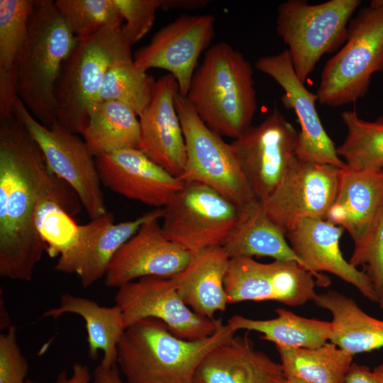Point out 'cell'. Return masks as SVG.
<instances>
[{
    "label": "cell",
    "mask_w": 383,
    "mask_h": 383,
    "mask_svg": "<svg viewBox=\"0 0 383 383\" xmlns=\"http://www.w3.org/2000/svg\"><path fill=\"white\" fill-rule=\"evenodd\" d=\"M56 201L70 216L82 207L74 190L49 167L14 115L0 118V276L30 281L46 245L35 225L38 204Z\"/></svg>",
    "instance_id": "obj_1"
},
{
    "label": "cell",
    "mask_w": 383,
    "mask_h": 383,
    "mask_svg": "<svg viewBox=\"0 0 383 383\" xmlns=\"http://www.w3.org/2000/svg\"><path fill=\"white\" fill-rule=\"evenodd\" d=\"M252 73L241 52L218 42L196 69L186 98L208 128L236 138L250 126L257 109Z\"/></svg>",
    "instance_id": "obj_2"
},
{
    "label": "cell",
    "mask_w": 383,
    "mask_h": 383,
    "mask_svg": "<svg viewBox=\"0 0 383 383\" xmlns=\"http://www.w3.org/2000/svg\"><path fill=\"white\" fill-rule=\"evenodd\" d=\"M235 333L223 324L208 338L188 340L173 335L160 320L143 319L123 332L117 347V363L126 383L192 380L206 355Z\"/></svg>",
    "instance_id": "obj_3"
},
{
    "label": "cell",
    "mask_w": 383,
    "mask_h": 383,
    "mask_svg": "<svg viewBox=\"0 0 383 383\" xmlns=\"http://www.w3.org/2000/svg\"><path fill=\"white\" fill-rule=\"evenodd\" d=\"M77 42L55 1H34L17 62V93L32 116L46 127L56 121V83Z\"/></svg>",
    "instance_id": "obj_4"
},
{
    "label": "cell",
    "mask_w": 383,
    "mask_h": 383,
    "mask_svg": "<svg viewBox=\"0 0 383 383\" xmlns=\"http://www.w3.org/2000/svg\"><path fill=\"white\" fill-rule=\"evenodd\" d=\"M122 26L77 38L62 66L55 89L56 121L72 133L82 135L85 129L89 107L109 70L133 56Z\"/></svg>",
    "instance_id": "obj_5"
},
{
    "label": "cell",
    "mask_w": 383,
    "mask_h": 383,
    "mask_svg": "<svg viewBox=\"0 0 383 383\" xmlns=\"http://www.w3.org/2000/svg\"><path fill=\"white\" fill-rule=\"evenodd\" d=\"M382 71L383 0H372L350 20L345 45L326 63L317 101L331 107L354 103L367 94L372 75Z\"/></svg>",
    "instance_id": "obj_6"
},
{
    "label": "cell",
    "mask_w": 383,
    "mask_h": 383,
    "mask_svg": "<svg viewBox=\"0 0 383 383\" xmlns=\"http://www.w3.org/2000/svg\"><path fill=\"white\" fill-rule=\"evenodd\" d=\"M360 0H330L309 4L289 0L277 7L276 30L288 46L293 67L304 83L323 55L345 42L348 24Z\"/></svg>",
    "instance_id": "obj_7"
},
{
    "label": "cell",
    "mask_w": 383,
    "mask_h": 383,
    "mask_svg": "<svg viewBox=\"0 0 383 383\" xmlns=\"http://www.w3.org/2000/svg\"><path fill=\"white\" fill-rule=\"evenodd\" d=\"M174 106L186 145V164L179 178L205 184L238 206L257 199L231 143L211 131L199 117L186 96L178 91Z\"/></svg>",
    "instance_id": "obj_8"
},
{
    "label": "cell",
    "mask_w": 383,
    "mask_h": 383,
    "mask_svg": "<svg viewBox=\"0 0 383 383\" xmlns=\"http://www.w3.org/2000/svg\"><path fill=\"white\" fill-rule=\"evenodd\" d=\"M13 113L37 143L50 169L77 193L91 220L106 214L95 157L84 139L57 121L50 127L43 126L18 97Z\"/></svg>",
    "instance_id": "obj_9"
},
{
    "label": "cell",
    "mask_w": 383,
    "mask_h": 383,
    "mask_svg": "<svg viewBox=\"0 0 383 383\" xmlns=\"http://www.w3.org/2000/svg\"><path fill=\"white\" fill-rule=\"evenodd\" d=\"M238 211L239 206L211 187L185 182L163 208L162 228L168 239L190 252L221 246Z\"/></svg>",
    "instance_id": "obj_10"
},
{
    "label": "cell",
    "mask_w": 383,
    "mask_h": 383,
    "mask_svg": "<svg viewBox=\"0 0 383 383\" xmlns=\"http://www.w3.org/2000/svg\"><path fill=\"white\" fill-rule=\"evenodd\" d=\"M296 130L277 107L259 125L250 126L231 143L244 175L260 201L276 189L295 160Z\"/></svg>",
    "instance_id": "obj_11"
},
{
    "label": "cell",
    "mask_w": 383,
    "mask_h": 383,
    "mask_svg": "<svg viewBox=\"0 0 383 383\" xmlns=\"http://www.w3.org/2000/svg\"><path fill=\"white\" fill-rule=\"evenodd\" d=\"M115 304L126 328L145 318L163 322L175 336L198 340L212 335L223 324L221 319L203 317L182 299L171 278L146 277L118 287Z\"/></svg>",
    "instance_id": "obj_12"
},
{
    "label": "cell",
    "mask_w": 383,
    "mask_h": 383,
    "mask_svg": "<svg viewBox=\"0 0 383 383\" xmlns=\"http://www.w3.org/2000/svg\"><path fill=\"white\" fill-rule=\"evenodd\" d=\"M315 277L294 261L262 263L252 257L231 258L224 278L228 304L274 301L289 306L315 301Z\"/></svg>",
    "instance_id": "obj_13"
},
{
    "label": "cell",
    "mask_w": 383,
    "mask_h": 383,
    "mask_svg": "<svg viewBox=\"0 0 383 383\" xmlns=\"http://www.w3.org/2000/svg\"><path fill=\"white\" fill-rule=\"evenodd\" d=\"M341 170L296 157L274 192L261 201L265 213L285 233L303 219L325 218L335 198Z\"/></svg>",
    "instance_id": "obj_14"
},
{
    "label": "cell",
    "mask_w": 383,
    "mask_h": 383,
    "mask_svg": "<svg viewBox=\"0 0 383 383\" xmlns=\"http://www.w3.org/2000/svg\"><path fill=\"white\" fill-rule=\"evenodd\" d=\"M212 15H182L156 33L150 43L136 51L135 65L167 70L176 79L178 92L187 96L196 63L213 36Z\"/></svg>",
    "instance_id": "obj_15"
},
{
    "label": "cell",
    "mask_w": 383,
    "mask_h": 383,
    "mask_svg": "<svg viewBox=\"0 0 383 383\" xmlns=\"http://www.w3.org/2000/svg\"><path fill=\"white\" fill-rule=\"evenodd\" d=\"M256 69L272 77L283 89V105L296 113L301 131L298 135L297 158L333 165L346 167L336 152L334 143L325 131L316 109L317 96L309 91L297 77L287 50L260 57Z\"/></svg>",
    "instance_id": "obj_16"
},
{
    "label": "cell",
    "mask_w": 383,
    "mask_h": 383,
    "mask_svg": "<svg viewBox=\"0 0 383 383\" xmlns=\"http://www.w3.org/2000/svg\"><path fill=\"white\" fill-rule=\"evenodd\" d=\"M162 216L163 208H158L134 220L113 223V217L108 212L79 225L75 241L59 255L55 270L77 274L82 286L87 288L104 277L115 254L145 222Z\"/></svg>",
    "instance_id": "obj_17"
},
{
    "label": "cell",
    "mask_w": 383,
    "mask_h": 383,
    "mask_svg": "<svg viewBox=\"0 0 383 383\" xmlns=\"http://www.w3.org/2000/svg\"><path fill=\"white\" fill-rule=\"evenodd\" d=\"M160 218L145 222L117 251L104 275V284L119 287L146 277L170 278L187 265L191 252L165 235Z\"/></svg>",
    "instance_id": "obj_18"
},
{
    "label": "cell",
    "mask_w": 383,
    "mask_h": 383,
    "mask_svg": "<svg viewBox=\"0 0 383 383\" xmlns=\"http://www.w3.org/2000/svg\"><path fill=\"white\" fill-rule=\"evenodd\" d=\"M343 228L326 218H309L299 221L286 233L287 241L319 286L326 287L329 279L321 274L327 272L355 287L373 303L378 299L367 274L353 267L343 257L340 240Z\"/></svg>",
    "instance_id": "obj_19"
},
{
    "label": "cell",
    "mask_w": 383,
    "mask_h": 383,
    "mask_svg": "<svg viewBox=\"0 0 383 383\" xmlns=\"http://www.w3.org/2000/svg\"><path fill=\"white\" fill-rule=\"evenodd\" d=\"M101 184L143 204L164 208L184 182L148 158L138 148H125L95 157Z\"/></svg>",
    "instance_id": "obj_20"
},
{
    "label": "cell",
    "mask_w": 383,
    "mask_h": 383,
    "mask_svg": "<svg viewBox=\"0 0 383 383\" xmlns=\"http://www.w3.org/2000/svg\"><path fill=\"white\" fill-rule=\"evenodd\" d=\"M178 84L170 74L156 81L152 99L139 116L138 149L170 174L179 177L186 164V145L174 106Z\"/></svg>",
    "instance_id": "obj_21"
},
{
    "label": "cell",
    "mask_w": 383,
    "mask_h": 383,
    "mask_svg": "<svg viewBox=\"0 0 383 383\" xmlns=\"http://www.w3.org/2000/svg\"><path fill=\"white\" fill-rule=\"evenodd\" d=\"M280 362L255 348L248 334L235 336L212 349L196 367L194 383H283Z\"/></svg>",
    "instance_id": "obj_22"
},
{
    "label": "cell",
    "mask_w": 383,
    "mask_h": 383,
    "mask_svg": "<svg viewBox=\"0 0 383 383\" xmlns=\"http://www.w3.org/2000/svg\"><path fill=\"white\" fill-rule=\"evenodd\" d=\"M383 209V169L341 170L335 198L325 218L350 234L360 245Z\"/></svg>",
    "instance_id": "obj_23"
},
{
    "label": "cell",
    "mask_w": 383,
    "mask_h": 383,
    "mask_svg": "<svg viewBox=\"0 0 383 383\" xmlns=\"http://www.w3.org/2000/svg\"><path fill=\"white\" fill-rule=\"evenodd\" d=\"M231 258L221 246L191 252L186 267L170 277L184 302L197 314L214 318L226 309L224 278Z\"/></svg>",
    "instance_id": "obj_24"
},
{
    "label": "cell",
    "mask_w": 383,
    "mask_h": 383,
    "mask_svg": "<svg viewBox=\"0 0 383 383\" xmlns=\"http://www.w3.org/2000/svg\"><path fill=\"white\" fill-rule=\"evenodd\" d=\"M221 247L231 259L270 257L294 261L306 268L289 245L285 232L267 216L257 199L239 206L235 223Z\"/></svg>",
    "instance_id": "obj_25"
},
{
    "label": "cell",
    "mask_w": 383,
    "mask_h": 383,
    "mask_svg": "<svg viewBox=\"0 0 383 383\" xmlns=\"http://www.w3.org/2000/svg\"><path fill=\"white\" fill-rule=\"evenodd\" d=\"M316 304L332 315L329 341L353 355L383 348V321L365 313L351 298L334 290L318 294Z\"/></svg>",
    "instance_id": "obj_26"
},
{
    "label": "cell",
    "mask_w": 383,
    "mask_h": 383,
    "mask_svg": "<svg viewBox=\"0 0 383 383\" xmlns=\"http://www.w3.org/2000/svg\"><path fill=\"white\" fill-rule=\"evenodd\" d=\"M65 313L77 314L84 320L90 358L96 360L101 351V365L110 367L117 363L118 344L126 327L116 304L104 306L91 299L64 293L58 306L45 311L43 316L57 318Z\"/></svg>",
    "instance_id": "obj_27"
},
{
    "label": "cell",
    "mask_w": 383,
    "mask_h": 383,
    "mask_svg": "<svg viewBox=\"0 0 383 383\" xmlns=\"http://www.w3.org/2000/svg\"><path fill=\"white\" fill-rule=\"evenodd\" d=\"M33 6V0L0 1V118L13 115L18 98L17 62Z\"/></svg>",
    "instance_id": "obj_28"
},
{
    "label": "cell",
    "mask_w": 383,
    "mask_h": 383,
    "mask_svg": "<svg viewBox=\"0 0 383 383\" xmlns=\"http://www.w3.org/2000/svg\"><path fill=\"white\" fill-rule=\"evenodd\" d=\"M138 117L122 103L95 101L89 109L83 139L94 157L125 148H138Z\"/></svg>",
    "instance_id": "obj_29"
},
{
    "label": "cell",
    "mask_w": 383,
    "mask_h": 383,
    "mask_svg": "<svg viewBox=\"0 0 383 383\" xmlns=\"http://www.w3.org/2000/svg\"><path fill=\"white\" fill-rule=\"evenodd\" d=\"M276 317L257 320L241 315L231 317L227 325L235 332L247 330L260 333L262 338L275 346L315 348L329 340L331 323L299 316L284 308L275 310Z\"/></svg>",
    "instance_id": "obj_30"
},
{
    "label": "cell",
    "mask_w": 383,
    "mask_h": 383,
    "mask_svg": "<svg viewBox=\"0 0 383 383\" xmlns=\"http://www.w3.org/2000/svg\"><path fill=\"white\" fill-rule=\"evenodd\" d=\"M285 377L307 383H345L353 356L331 342L315 348L276 346Z\"/></svg>",
    "instance_id": "obj_31"
},
{
    "label": "cell",
    "mask_w": 383,
    "mask_h": 383,
    "mask_svg": "<svg viewBox=\"0 0 383 383\" xmlns=\"http://www.w3.org/2000/svg\"><path fill=\"white\" fill-rule=\"evenodd\" d=\"M341 118L347 136L336 148L346 167L352 170L383 169V117L367 121L355 110L345 111Z\"/></svg>",
    "instance_id": "obj_32"
},
{
    "label": "cell",
    "mask_w": 383,
    "mask_h": 383,
    "mask_svg": "<svg viewBox=\"0 0 383 383\" xmlns=\"http://www.w3.org/2000/svg\"><path fill=\"white\" fill-rule=\"evenodd\" d=\"M155 85L152 76L135 65L133 57H128L109 70L95 101L122 103L139 117L150 105Z\"/></svg>",
    "instance_id": "obj_33"
},
{
    "label": "cell",
    "mask_w": 383,
    "mask_h": 383,
    "mask_svg": "<svg viewBox=\"0 0 383 383\" xmlns=\"http://www.w3.org/2000/svg\"><path fill=\"white\" fill-rule=\"evenodd\" d=\"M55 2L67 26L77 38L123 24L113 0H57Z\"/></svg>",
    "instance_id": "obj_34"
},
{
    "label": "cell",
    "mask_w": 383,
    "mask_h": 383,
    "mask_svg": "<svg viewBox=\"0 0 383 383\" xmlns=\"http://www.w3.org/2000/svg\"><path fill=\"white\" fill-rule=\"evenodd\" d=\"M36 229L52 257L61 255L75 241L79 225L52 199L41 201L35 211Z\"/></svg>",
    "instance_id": "obj_35"
},
{
    "label": "cell",
    "mask_w": 383,
    "mask_h": 383,
    "mask_svg": "<svg viewBox=\"0 0 383 383\" xmlns=\"http://www.w3.org/2000/svg\"><path fill=\"white\" fill-rule=\"evenodd\" d=\"M348 261L355 267H365L363 272L375 291L377 304L383 309V209L366 239L354 248Z\"/></svg>",
    "instance_id": "obj_36"
},
{
    "label": "cell",
    "mask_w": 383,
    "mask_h": 383,
    "mask_svg": "<svg viewBox=\"0 0 383 383\" xmlns=\"http://www.w3.org/2000/svg\"><path fill=\"white\" fill-rule=\"evenodd\" d=\"M113 2L126 21L122 29L132 45L152 28L162 0H113Z\"/></svg>",
    "instance_id": "obj_37"
},
{
    "label": "cell",
    "mask_w": 383,
    "mask_h": 383,
    "mask_svg": "<svg viewBox=\"0 0 383 383\" xmlns=\"http://www.w3.org/2000/svg\"><path fill=\"white\" fill-rule=\"evenodd\" d=\"M28 365L17 342L16 328L11 326L0 335V383H27Z\"/></svg>",
    "instance_id": "obj_38"
},
{
    "label": "cell",
    "mask_w": 383,
    "mask_h": 383,
    "mask_svg": "<svg viewBox=\"0 0 383 383\" xmlns=\"http://www.w3.org/2000/svg\"><path fill=\"white\" fill-rule=\"evenodd\" d=\"M345 383H383V363L371 370L366 365L353 362Z\"/></svg>",
    "instance_id": "obj_39"
},
{
    "label": "cell",
    "mask_w": 383,
    "mask_h": 383,
    "mask_svg": "<svg viewBox=\"0 0 383 383\" xmlns=\"http://www.w3.org/2000/svg\"><path fill=\"white\" fill-rule=\"evenodd\" d=\"M90 379L91 374L89 367L76 362L73 366V372L70 377H68L65 371H62L58 374L57 380L53 383H89ZM26 382L40 383L30 379H27Z\"/></svg>",
    "instance_id": "obj_40"
},
{
    "label": "cell",
    "mask_w": 383,
    "mask_h": 383,
    "mask_svg": "<svg viewBox=\"0 0 383 383\" xmlns=\"http://www.w3.org/2000/svg\"><path fill=\"white\" fill-rule=\"evenodd\" d=\"M93 378V383H124L116 364L106 367L100 363L94 372Z\"/></svg>",
    "instance_id": "obj_41"
},
{
    "label": "cell",
    "mask_w": 383,
    "mask_h": 383,
    "mask_svg": "<svg viewBox=\"0 0 383 383\" xmlns=\"http://www.w3.org/2000/svg\"><path fill=\"white\" fill-rule=\"evenodd\" d=\"M209 2L207 0H162L160 9L194 10L204 7Z\"/></svg>",
    "instance_id": "obj_42"
},
{
    "label": "cell",
    "mask_w": 383,
    "mask_h": 383,
    "mask_svg": "<svg viewBox=\"0 0 383 383\" xmlns=\"http://www.w3.org/2000/svg\"><path fill=\"white\" fill-rule=\"evenodd\" d=\"M283 383H307L301 378L295 376H287Z\"/></svg>",
    "instance_id": "obj_43"
},
{
    "label": "cell",
    "mask_w": 383,
    "mask_h": 383,
    "mask_svg": "<svg viewBox=\"0 0 383 383\" xmlns=\"http://www.w3.org/2000/svg\"><path fill=\"white\" fill-rule=\"evenodd\" d=\"M177 383H194V382H193V380H188V381H184V382H177Z\"/></svg>",
    "instance_id": "obj_44"
}]
</instances>
